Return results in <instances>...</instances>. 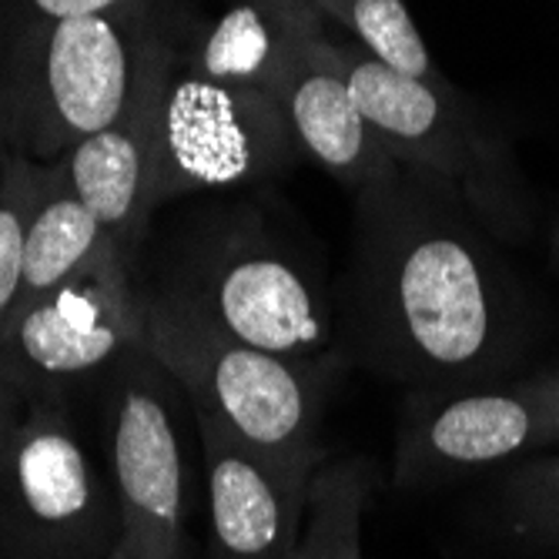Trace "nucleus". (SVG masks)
I'll return each instance as SVG.
<instances>
[{
	"instance_id": "nucleus-1",
	"label": "nucleus",
	"mask_w": 559,
	"mask_h": 559,
	"mask_svg": "<svg viewBox=\"0 0 559 559\" xmlns=\"http://www.w3.org/2000/svg\"><path fill=\"white\" fill-rule=\"evenodd\" d=\"M348 352L419 389L499 382L536 338L526 285L442 178L402 165L355 194Z\"/></svg>"
},
{
	"instance_id": "nucleus-2",
	"label": "nucleus",
	"mask_w": 559,
	"mask_h": 559,
	"mask_svg": "<svg viewBox=\"0 0 559 559\" xmlns=\"http://www.w3.org/2000/svg\"><path fill=\"white\" fill-rule=\"evenodd\" d=\"M335 37V34H332ZM359 108L402 165L423 168L460 191L479 225L520 245L533 231V198L506 131L463 91L439 78H405L335 37Z\"/></svg>"
},
{
	"instance_id": "nucleus-3",
	"label": "nucleus",
	"mask_w": 559,
	"mask_h": 559,
	"mask_svg": "<svg viewBox=\"0 0 559 559\" xmlns=\"http://www.w3.org/2000/svg\"><path fill=\"white\" fill-rule=\"evenodd\" d=\"M144 345L191 409L285 460L322 455L319 426L338 362H305L235 342L165 292H144Z\"/></svg>"
},
{
	"instance_id": "nucleus-4",
	"label": "nucleus",
	"mask_w": 559,
	"mask_h": 559,
	"mask_svg": "<svg viewBox=\"0 0 559 559\" xmlns=\"http://www.w3.org/2000/svg\"><path fill=\"white\" fill-rule=\"evenodd\" d=\"M121 539L115 486L91 463L68 399L0 382V559H108Z\"/></svg>"
},
{
	"instance_id": "nucleus-5",
	"label": "nucleus",
	"mask_w": 559,
	"mask_h": 559,
	"mask_svg": "<svg viewBox=\"0 0 559 559\" xmlns=\"http://www.w3.org/2000/svg\"><path fill=\"white\" fill-rule=\"evenodd\" d=\"M158 292L235 342L288 359L335 362L322 278L259 212H231L201 228Z\"/></svg>"
},
{
	"instance_id": "nucleus-6",
	"label": "nucleus",
	"mask_w": 559,
	"mask_h": 559,
	"mask_svg": "<svg viewBox=\"0 0 559 559\" xmlns=\"http://www.w3.org/2000/svg\"><path fill=\"white\" fill-rule=\"evenodd\" d=\"M155 31L144 0H131L111 14L40 24L14 37L0 94L11 108L17 151L50 165L115 124L131 105Z\"/></svg>"
},
{
	"instance_id": "nucleus-7",
	"label": "nucleus",
	"mask_w": 559,
	"mask_h": 559,
	"mask_svg": "<svg viewBox=\"0 0 559 559\" xmlns=\"http://www.w3.org/2000/svg\"><path fill=\"white\" fill-rule=\"evenodd\" d=\"M138 345H144V292L134 285V262L111 248L64 285L21 305L0 335V382L68 399L78 385L105 379Z\"/></svg>"
},
{
	"instance_id": "nucleus-8",
	"label": "nucleus",
	"mask_w": 559,
	"mask_h": 559,
	"mask_svg": "<svg viewBox=\"0 0 559 559\" xmlns=\"http://www.w3.org/2000/svg\"><path fill=\"white\" fill-rule=\"evenodd\" d=\"M298 155L275 94L201 74L168 40L158 105V205L205 188H235L288 168Z\"/></svg>"
},
{
	"instance_id": "nucleus-9",
	"label": "nucleus",
	"mask_w": 559,
	"mask_h": 559,
	"mask_svg": "<svg viewBox=\"0 0 559 559\" xmlns=\"http://www.w3.org/2000/svg\"><path fill=\"white\" fill-rule=\"evenodd\" d=\"M97 385L108 479L124 539L141 559H188L185 439L175 413V379L147 345H138Z\"/></svg>"
},
{
	"instance_id": "nucleus-10",
	"label": "nucleus",
	"mask_w": 559,
	"mask_h": 559,
	"mask_svg": "<svg viewBox=\"0 0 559 559\" xmlns=\"http://www.w3.org/2000/svg\"><path fill=\"white\" fill-rule=\"evenodd\" d=\"M556 445L546 372L523 382L419 389L405 402L395 486L419 489Z\"/></svg>"
},
{
	"instance_id": "nucleus-11",
	"label": "nucleus",
	"mask_w": 559,
	"mask_h": 559,
	"mask_svg": "<svg viewBox=\"0 0 559 559\" xmlns=\"http://www.w3.org/2000/svg\"><path fill=\"white\" fill-rule=\"evenodd\" d=\"M191 416L209 473L205 559H292L322 455L285 460L248 445L209 413Z\"/></svg>"
},
{
	"instance_id": "nucleus-12",
	"label": "nucleus",
	"mask_w": 559,
	"mask_h": 559,
	"mask_svg": "<svg viewBox=\"0 0 559 559\" xmlns=\"http://www.w3.org/2000/svg\"><path fill=\"white\" fill-rule=\"evenodd\" d=\"M168 40L155 31L124 115L58 158L74 194L131 262L151 212L158 209V105Z\"/></svg>"
},
{
	"instance_id": "nucleus-13",
	"label": "nucleus",
	"mask_w": 559,
	"mask_h": 559,
	"mask_svg": "<svg viewBox=\"0 0 559 559\" xmlns=\"http://www.w3.org/2000/svg\"><path fill=\"white\" fill-rule=\"evenodd\" d=\"M278 105L298 155H309L325 175L355 194L395 168V158L359 108L329 27L301 44L278 87Z\"/></svg>"
},
{
	"instance_id": "nucleus-14",
	"label": "nucleus",
	"mask_w": 559,
	"mask_h": 559,
	"mask_svg": "<svg viewBox=\"0 0 559 559\" xmlns=\"http://www.w3.org/2000/svg\"><path fill=\"white\" fill-rule=\"evenodd\" d=\"M322 27L312 0H238L185 47V58L212 81L278 97L301 44Z\"/></svg>"
},
{
	"instance_id": "nucleus-15",
	"label": "nucleus",
	"mask_w": 559,
	"mask_h": 559,
	"mask_svg": "<svg viewBox=\"0 0 559 559\" xmlns=\"http://www.w3.org/2000/svg\"><path fill=\"white\" fill-rule=\"evenodd\" d=\"M118 248L111 235L97 225L84 201L74 194L61 165L50 162L34 168V191L24 225V275L21 305L64 285L105 251ZM121 251V248H118Z\"/></svg>"
},
{
	"instance_id": "nucleus-16",
	"label": "nucleus",
	"mask_w": 559,
	"mask_h": 559,
	"mask_svg": "<svg viewBox=\"0 0 559 559\" xmlns=\"http://www.w3.org/2000/svg\"><path fill=\"white\" fill-rule=\"evenodd\" d=\"M316 11L338 24L366 55L405 78H439L429 44L405 0H312Z\"/></svg>"
},
{
	"instance_id": "nucleus-17",
	"label": "nucleus",
	"mask_w": 559,
	"mask_h": 559,
	"mask_svg": "<svg viewBox=\"0 0 559 559\" xmlns=\"http://www.w3.org/2000/svg\"><path fill=\"white\" fill-rule=\"evenodd\" d=\"M369 502V469L362 463L319 466L309 486L301 530L305 559H362V513Z\"/></svg>"
},
{
	"instance_id": "nucleus-18",
	"label": "nucleus",
	"mask_w": 559,
	"mask_h": 559,
	"mask_svg": "<svg viewBox=\"0 0 559 559\" xmlns=\"http://www.w3.org/2000/svg\"><path fill=\"white\" fill-rule=\"evenodd\" d=\"M492 510L506 533L559 549V455L520 460L492 489Z\"/></svg>"
},
{
	"instance_id": "nucleus-19",
	"label": "nucleus",
	"mask_w": 559,
	"mask_h": 559,
	"mask_svg": "<svg viewBox=\"0 0 559 559\" xmlns=\"http://www.w3.org/2000/svg\"><path fill=\"white\" fill-rule=\"evenodd\" d=\"M37 162L24 151L14 158L0 178V335L8 332L11 319L21 309V275H24V225L34 191Z\"/></svg>"
},
{
	"instance_id": "nucleus-20",
	"label": "nucleus",
	"mask_w": 559,
	"mask_h": 559,
	"mask_svg": "<svg viewBox=\"0 0 559 559\" xmlns=\"http://www.w3.org/2000/svg\"><path fill=\"white\" fill-rule=\"evenodd\" d=\"M124 4H131V0H17L14 37L34 31L40 24H58V21H71V17H91V14H111Z\"/></svg>"
},
{
	"instance_id": "nucleus-21",
	"label": "nucleus",
	"mask_w": 559,
	"mask_h": 559,
	"mask_svg": "<svg viewBox=\"0 0 559 559\" xmlns=\"http://www.w3.org/2000/svg\"><path fill=\"white\" fill-rule=\"evenodd\" d=\"M14 151H17V141H14V121H11V108H8V100L4 94H0V178H4L11 158H14Z\"/></svg>"
},
{
	"instance_id": "nucleus-22",
	"label": "nucleus",
	"mask_w": 559,
	"mask_h": 559,
	"mask_svg": "<svg viewBox=\"0 0 559 559\" xmlns=\"http://www.w3.org/2000/svg\"><path fill=\"white\" fill-rule=\"evenodd\" d=\"M546 395H549V416H552V432L559 442V369L546 372Z\"/></svg>"
},
{
	"instance_id": "nucleus-23",
	"label": "nucleus",
	"mask_w": 559,
	"mask_h": 559,
	"mask_svg": "<svg viewBox=\"0 0 559 559\" xmlns=\"http://www.w3.org/2000/svg\"><path fill=\"white\" fill-rule=\"evenodd\" d=\"M549 265L552 272H559V222L549 228Z\"/></svg>"
},
{
	"instance_id": "nucleus-24",
	"label": "nucleus",
	"mask_w": 559,
	"mask_h": 559,
	"mask_svg": "<svg viewBox=\"0 0 559 559\" xmlns=\"http://www.w3.org/2000/svg\"><path fill=\"white\" fill-rule=\"evenodd\" d=\"M108 559H141V552H138L128 539H121V543H118V549H115Z\"/></svg>"
},
{
	"instance_id": "nucleus-25",
	"label": "nucleus",
	"mask_w": 559,
	"mask_h": 559,
	"mask_svg": "<svg viewBox=\"0 0 559 559\" xmlns=\"http://www.w3.org/2000/svg\"><path fill=\"white\" fill-rule=\"evenodd\" d=\"M292 559H305V556H301V549H295V556H292Z\"/></svg>"
}]
</instances>
